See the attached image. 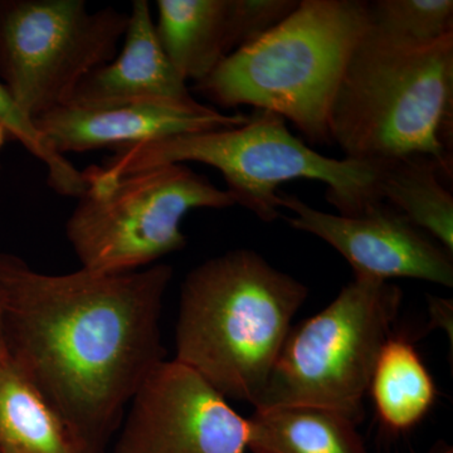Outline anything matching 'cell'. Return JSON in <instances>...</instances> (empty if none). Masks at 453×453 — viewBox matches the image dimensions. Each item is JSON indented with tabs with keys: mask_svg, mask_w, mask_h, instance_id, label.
Returning a JSON list of instances; mask_svg holds the SVG:
<instances>
[{
	"mask_svg": "<svg viewBox=\"0 0 453 453\" xmlns=\"http://www.w3.org/2000/svg\"><path fill=\"white\" fill-rule=\"evenodd\" d=\"M173 268L33 270L0 253L4 347L88 453H105L131 399L166 357L160 319Z\"/></svg>",
	"mask_w": 453,
	"mask_h": 453,
	"instance_id": "1",
	"label": "cell"
},
{
	"mask_svg": "<svg viewBox=\"0 0 453 453\" xmlns=\"http://www.w3.org/2000/svg\"><path fill=\"white\" fill-rule=\"evenodd\" d=\"M308 294L253 250L208 259L181 283L175 360L256 407Z\"/></svg>",
	"mask_w": 453,
	"mask_h": 453,
	"instance_id": "2",
	"label": "cell"
},
{
	"mask_svg": "<svg viewBox=\"0 0 453 453\" xmlns=\"http://www.w3.org/2000/svg\"><path fill=\"white\" fill-rule=\"evenodd\" d=\"M186 163L219 170L234 205L266 223L281 219L280 187L296 179L324 183L326 201L342 216H360L384 202L378 188L381 162L325 157L295 136L285 119L267 110H255L241 127L113 149L101 165L88 166L82 174L88 188L101 190L139 170Z\"/></svg>",
	"mask_w": 453,
	"mask_h": 453,
	"instance_id": "3",
	"label": "cell"
},
{
	"mask_svg": "<svg viewBox=\"0 0 453 453\" xmlns=\"http://www.w3.org/2000/svg\"><path fill=\"white\" fill-rule=\"evenodd\" d=\"M329 135L347 159L427 155L451 180L453 35L428 46H408L368 27L334 96Z\"/></svg>",
	"mask_w": 453,
	"mask_h": 453,
	"instance_id": "4",
	"label": "cell"
},
{
	"mask_svg": "<svg viewBox=\"0 0 453 453\" xmlns=\"http://www.w3.org/2000/svg\"><path fill=\"white\" fill-rule=\"evenodd\" d=\"M366 28V2L300 0L290 16L226 57L195 89L223 109L275 112L311 144H332L334 96Z\"/></svg>",
	"mask_w": 453,
	"mask_h": 453,
	"instance_id": "5",
	"label": "cell"
},
{
	"mask_svg": "<svg viewBox=\"0 0 453 453\" xmlns=\"http://www.w3.org/2000/svg\"><path fill=\"white\" fill-rule=\"evenodd\" d=\"M402 299L395 283L356 277L326 308L291 327L255 411L312 405L357 425Z\"/></svg>",
	"mask_w": 453,
	"mask_h": 453,
	"instance_id": "6",
	"label": "cell"
},
{
	"mask_svg": "<svg viewBox=\"0 0 453 453\" xmlns=\"http://www.w3.org/2000/svg\"><path fill=\"white\" fill-rule=\"evenodd\" d=\"M65 223L81 268L121 273L151 266L181 251V220L193 210H226L234 202L186 164L124 175L105 189H86Z\"/></svg>",
	"mask_w": 453,
	"mask_h": 453,
	"instance_id": "7",
	"label": "cell"
},
{
	"mask_svg": "<svg viewBox=\"0 0 453 453\" xmlns=\"http://www.w3.org/2000/svg\"><path fill=\"white\" fill-rule=\"evenodd\" d=\"M129 13L85 0H0V77L35 120L67 106L80 83L119 52Z\"/></svg>",
	"mask_w": 453,
	"mask_h": 453,
	"instance_id": "8",
	"label": "cell"
},
{
	"mask_svg": "<svg viewBox=\"0 0 453 453\" xmlns=\"http://www.w3.org/2000/svg\"><path fill=\"white\" fill-rule=\"evenodd\" d=\"M249 421L189 366L164 360L133 396L115 453H246Z\"/></svg>",
	"mask_w": 453,
	"mask_h": 453,
	"instance_id": "9",
	"label": "cell"
},
{
	"mask_svg": "<svg viewBox=\"0 0 453 453\" xmlns=\"http://www.w3.org/2000/svg\"><path fill=\"white\" fill-rule=\"evenodd\" d=\"M280 207L294 229L320 238L342 256L356 277L387 281L414 279L452 288V255L388 203L380 202L360 216L316 210L299 196L280 190Z\"/></svg>",
	"mask_w": 453,
	"mask_h": 453,
	"instance_id": "10",
	"label": "cell"
},
{
	"mask_svg": "<svg viewBox=\"0 0 453 453\" xmlns=\"http://www.w3.org/2000/svg\"><path fill=\"white\" fill-rule=\"evenodd\" d=\"M249 116L226 115L195 104L146 103L80 109L58 107L35 119L42 135L57 153L118 149L201 131L241 127Z\"/></svg>",
	"mask_w": 453,
	"mask_h": 453,
	"instance_id": "11",
	"label": "cell"
},
{
	"mask_svg": "<svg viewBox=\"0 0 453 453\" xmlns=\"http://www.w3.org/2000/svg\"><path fill=\"white\" fill-rule=\"evenodd\" d=\"M146 103L196 100L160 46L148 0H134L120 52L80 83L68 105L101 109Z\"/></svg>",
	"mask_w": 453,
	"mask_h": 453,
	"instance_id": "12",
	"label": "cell"
},
{
	"mask_svg": "<svg viewBox=\"0 0 453 453\" xmlns=\"http://www.w3.org/2000/svg\"><path fill=\"white\" fill-rule=\"evenodd\" d=\"M157 40L184 81H203L234 53L231 0H157Z\"/></svg>",
	"mask_w": 453,
	"mask_h": 453,
	"instance_id": "13",
	"label": "cell"
},
{
	"mask_svg": "<svg viewBox=\"0 0 453 453\" xmlns=\"http://www.w3.org/2000/svg\"><path fill=\"white\" fill-rule=\"evenodd\" d=\"M247 421L253 453H369L356 423L327 408H270Z\"/></svg>",
	"mask_w": 453,
	"mask_h": 453,
	"instance_id": "14",
	"label": "cell"
},
{
	"mask_svg": "<svg viewBox=\"0 0 453 453\" xmlns=\"http://www.w3.org/2000/svg\"><path fill=\"white\" fill-rule=\"evenodd\" d=\"M0 447L9 453H88L0 347Z\"/></svg>",
	"mask_w": 453,
	"mask_h": 453,
	"instance_id": "15",
	"label": "cell"
},
{
	"mask_svg": "<svg viewBox=\"0 0 453 453\" xmlns=\"http://www.w3.org/2000/svg\"><path fill=\"white\" fill-rule=\"evenodd\" d=\"M440 164L427 155L381 162L380 195L453 256V196Z\"/></svg>",
	"mask_w": 453,
	"mask_h": 453,
	"instance_id": "16",
	"label": "cell"
},
{
	"mask_svg": "<svg viewBox=\"0 0 453 453\" xmlns=\"http://www.w3.org/2000/svg\"><path fill=\"white\" fill-rule=\"evenodd\" d=\"M369 390L381 421L393 431H405L421 422L437 393L416 349L398 336H390L381 349Z\"/></svg>",
	"mask_w": 453,
	"mask_h": 453,
	"instance_id": "17",
	"label": "cell"
},
{
	"mask_svg": "<svg viewBox=\"0 0 453 453\" xmlns=\"http://www.w3.org/2000/svg\"><path fill=\"white\" fill-rule=\"evenodd\" d=\"M368 27L387 40L428 46L453 35L452 0L366 2Z\"/></svg>",
	"mask_w": 453,
	"mask_h": 453,
	"instance_id": "18",
	"label": "cell"
},
{
	"mask_svg": "<svg viewBox=\"0 0 453 453\" xmlns=\"http://www.w3.org/2000/svg\"><path fill=\"white\" fill-rule=\"evenodd\" d=\"M0 127L47 168V183L57 195L80 198L88 189L81 170L57 153L42 135L35 121L22 109L7 88L0 83Z\"/></svg>",
	"mask_w": 453,
	"mask_h": 453,
	"instance_id": "19",
	"label": "cell"
},
{
	"mask_svg": "<svg viewBox=\"0 0 453 453\" xmlns=\"http://www.w3.org/2000/svg\"><path fill=\"white\" fill-rule=\"evenodd\" d=\"M299 2L300 0H231V23L235 50L250 46L279 26L297 8Z\"/></svg>",
	"mask_w": 453,
	"mask_h": 453,
	"instance_id": "20",
	"label": "cell"
},
{
	"mask_svg": "<svg viewBox=\"0 0 453 453\" xmlns=\"http://www.w3.org/2000/svg\"><path fill=\"white\" fill-rule=\"evenodd\" d=\"M4 344V336H3V292L0 288V347Z\"/></svg>",
	"mask_w": 453,
	"mask_h": 453,
	"instance_id": "21",
	"label": "cell"
},
{
	"mask_svg": "<svg viewBox=\"0 0 453 453\" xmlns=\"http://www.w3.org/2000/svg\"><path fill=\"white\" fill-rule=\"evenodd\" d=\"M8 135H7V133H5L4 130L2 129V127H0V150H2L3 149V146L5 145V142H8Z\"/></svg>",
	"mask_w": 453,
	"mask_h": 453,
	"instance_id": "22",
	"label": "cell"
},
{
	"mask_svg": "<svg viewBox=\"0 0 453 453\" xmlns=\"http://www.w3.org/2000/svg\"><path fill=\"white\" fill-rule=\"evenodd\" d=\"M434 453H453L452 449H449V447H445L443 449H438V451Z\"/></svg>",
	"mask_w": 453,
	"mask_h": 453,
	"instance_id": "23",
	"label": "cell"
},
{
	"mask_svg": "<svg viewBox=\"0 0 453 453\" xmlns=\"http://www.w3.org/2000/svg\"><path fill=\"white\" fill-rule=\"evenodd\" d=\"M0 453H9V452L5 451V449H3L2 447H0Z\"/></svg>",
	"mask_w": 453,
	"mask_h": 453,
	"instance_id": "24",
	"label": "cell"
}]
</instances>
